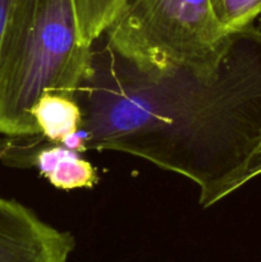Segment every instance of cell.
Segmentation results:
<instances>
[{"instance_id": "1", "label": "cell", "mask_w": 261, "mask_h": 262, "mask_svg": "<svg viewBox=\"0 0 261 262\" xmlns=\"http://www.w3.org/2000/svg\"><path fill=\"white\" fill-rule=\"evenodd\" d=\"M76 95L82 152L117 151L199 186L209 207L261 146V30L234 32L210 76H150L107 46Z\"/></svg>"}, {"instance_id": "2", "label": "cell", "mask_w": 261, "mask_h": 262, "mask_svg": "<svg viewBox=\"0 0 261 262\" xmlns=\"http://www.w3.org/2000/svg\"><path fill=\"white\" fill-rule=\"evenodd\" d=\"M73 0H17L0 48V133L40 135L33 105L45 92L76 99L92 74Z\"/></svg>"}, {"instance_id": "3", "label": "cell", "mask_w": 261, "mask_h": 262, "mask_svg": "<svg viewBox=\"0 0 261 262\" xmlns=\"http://www.w3.org/2000/svg\"><path fill=\"white\" fill-rule=\"evenodd\" d=\"M102 36L142 73L205 77L217 69L233 33L219 25L209 0H124Z\"/></svg>"}, {"instance_id": "4", "label": "cell", "mask_w": 261, "mask_h": 262, "mask_svg": "<svg viewBox=\"0 0 261 262\" xmlns=\"http://www.w3.org/2000/svg\"><path fill=\"white\" fill-rule=\"evenodd\" d=\"M69 232L48 224L25 205L0 197V262H68Z\"/></svg>"}, {"instance_id": "5", "label": "cell", "mask_w": 261, "mask_h": 262, "mask_svg": "<svg viewBox=\"0 0 261 262\" xmlns=\"http://www.w3.org/2000/svg\"><path fill=\"white\" fill-rule=\"evenodd\" d=\"M0 161L5 165L36 168L54 187L64 191L91 188L99 174L81 152L63 143H51L41 135L5 136L0 140Z\"/></svg>"}, {"instance_id": "6", "label": "cell", "mask_w": 261, "mask_h": 262, "mask_svg": "<svg viewBox=\"0 0 261 262\" xmlns=\"http://www.w3.org/2000/svg\"><path fill=\"white\" fill-rule=\"evenodd\" d=\"M40 135L51 143H66L79 132L83 120L76 99L60 94L45 92L32 107Z\"/></svg>"}, {"instance_id": "7", "label": "cell", "mask_w": 261, "mask_h": 262, "mask_svg": "<svg viewBox=\"0 0 261 262\" xmlns=\"http://www.w3.org/2000/svg\"><path fill=\"white\" fill-rule=\"evenodd\" d=\"M124 0H73L82 42L92 48L114 20Z\"/></svg>"}, {"instance_id": "8", "label": "cell", "mask_w": 261, "mask_h": 262, "mask_svg": "<svg viewBox=\"0 0 261 262\" xmlns=\"http://www.w3.org/2000/svg\"><path fill=\"white\" fill-rule=\"evenodd\" d=\"M219 25L228 33L252 26L261 15V0H209Z\"/></svg>"}, {"instance_id": "9", "label": "cell", "mask_w": 261, "mask_h": 262, "mask_svg": "<svg viewBox=\"0 0 261 262\" xmlns=\"http://www.w3.org/2000/svg\"><path fill=\"white\" fill-rule=\"evenodd\" d=\"M261 176V146L258 147V150L256 151L255 155L250 159L247 164H246L245 168L237 174L234 179L230 182V184L228 186L227 189V196L230 194L232 192L237 191L238 188L243 186V184L248 183L250 181H252L256 177Z\"/></svg>"}, {"instance_id": "10", "label": "cell", "mask_w": 261, "mask_h": 262, "mask_svg": "<svg viewBox=\"0 0 261 262\" xmlns=\"http://www.w3.org/2000/svg\"><path fill=\"white\" fill-rule=\"evenodd\" d=\"M15 2L17 0H0V48H2L3 36H4L5 28H7L8 20H9Z\"/></svg>"}, {"instance_id": "11", "label": "cell", "mask_w": 261, "mask_h": 262, "mask_svg": "<svg viewBox=\"0 0 261 262\" xmlns=\"http://www.w3.org/2000/svg\"><path fill=\"white\" fill-rule=\"evenodd\" d=\"M258 18H260V23H261V15H260V17H258Z\"/></svg>"}]
</instances>
